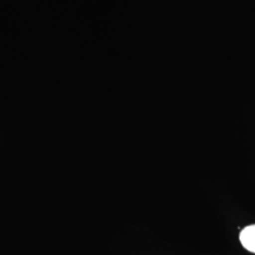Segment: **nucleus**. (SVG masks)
Instances as JSON below:
<instances>
[{"label": "nucleus", "instance_id": "obj_1", "mask_svg": "<svg viewBox=\"0 0 255 255\" xmlns=\"http://www.w3.org/2000/svg\"><path fill=\"white\" fill-rule=\"evenodd\" d=\"M240 242L247 251L255 254V224L243 229L240 233Z\"/></svg>", "mask_w": 255, "mask_h": 255}]
</instances>
